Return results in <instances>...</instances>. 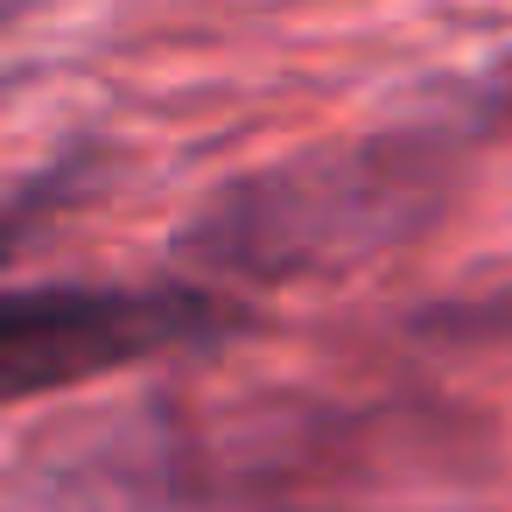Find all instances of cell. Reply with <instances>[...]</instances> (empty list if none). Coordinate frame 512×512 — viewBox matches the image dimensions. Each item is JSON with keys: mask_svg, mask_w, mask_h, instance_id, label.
I'll return each instance as SVG.
<instances>
[{"mask_svg": "<svg viewBox=\"0 0 512 512\" xmlns=\"http://www.w3.org/2000/svg\"><path fill=\"white\" fill-rule=\"evenodd\" d=\"M449 176H456L449 120L379 127L365 141L309 148L295 162L225 183L176 232V253L239 288L330 281L435 225L449 204Z\"/></svg>", "mask_w": 512, "mask_h": 512, "instance_id": "obj_1", "label": "cell"}, {"mask_svg": "<svg viewBox=\"0 0 512 512\" xmlns=\"http://www.w3.org/2000/svg\"><path fill=\"white\" fill-rule=\"evenodd\" d=\"M246 302L190 281H50L15 288L0 309V393L15 407L64 393L169 351H211L246 337Z\"/></svg>", "mask_w": 512, "mask_h": 512, "instance_id": "obj_2", "label": "cell"}, {"mask_svg": "<svg viewBox=\"0 0 512 512\" xmlns=\"http://www.w3.org/2000/svg\"><path fill=\"white\" fill-rule=\"evenodd\" d=\"M442 120L456 127V134H484V127H512V50L505 57H491L477 78H463L456 92H449V106H442Z\"/></svg>", "mask_w": 512, "mask_h": 512, "instance_id": "obj_3", "label": "cell"}]
</instances>
